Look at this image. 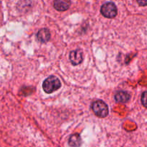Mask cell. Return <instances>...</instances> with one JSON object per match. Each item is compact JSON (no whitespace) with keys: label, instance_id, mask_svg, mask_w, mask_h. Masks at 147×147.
Returning a JSON list of instances; mask_svg holds the SVG:
<instances>
[{"label":"cell","instance_id":"obj_3","mask_svg":"<svg viewBox=\"0 0 147 147\" xmlns=\"http://www.w3.org/2000/svg\"><path fill=\"white\" fill-rule=\"evenodd\" d=\"M100 12L105 17L113 18L117 14V7H116V4L113 2L105 3L100 8Z\"/></svg>","mask_w":147,"mask_h":147},{"label":"cell","instance_id":"obj_7","mask_svg":"<svg viewBox=\"0 0 147 147\" xmlns=\"http://www.w3.org/2000/svg\"><path fill=\"white\" fill-rule=\"evenodd\" d=\"M37 37L39 41L41 42V43H46L50 38V30L47 28L41 29L37 33Z\"/></svg>","mask_w":147,"mask_h":147},{"label":"cell","instance_id":"obj_8","mask_svg":"<svg viewBox=\"0 0 147 147\" xmlns=\"http://www.w3.org/2000/svg\"><path fill=\"white\" fill-rule=\"evenodd\" d=\"M82 141L80 135L78 133H75L70 135L68 140V144L72 147H80Z\"/></svg>","mask_w":147,"mask_h":147},{"label":"cell","instance_id":"obj_4","mask_svg":"<svg viewBox=\"0 0 147 147\" xmlns=\"http://www.w3.org/2000/svg\"><path fill=\"white\" fill-rule=\"evenodd\" d=\"M69 58H70V61H71L72 64L74 66L80 64L83 61V53L81 50L78 49L76 50H72L70 53Z\"/></svg>","mask_w":147,"mask_h":147},{"label":"cell","instance_id":"obj_6","mask_svg":"<svg viewBox=\"0 0 147 147\" xmlns=\"http://www.w3.org/2000/svg\"><path fill=\"white\" fill-rule=\"evenodd\" d=\"M115 100L119 103H126L130 99V95L125 91H119L115 94Z\"/></svg>","mask_w":147,"mask_h":147},{"label":"cell","instance_id":"obj_2","mask_svg":"<svg viewBox=\"0 0 147 147\" xmlns=\"http://www.w3.org/2000/svg\"><path fill=\"white\" fill-rule=\"evenodd\" d=\"M91 108L94 113L99 118H106L109 115V107L103 100H96L93 102Z\"/></svg>","mask_w":147,"mask_h":147},{"label":"cell","instance_id":"obj_9","mask_svg":"<svg viewBox=\"0 0 147 147\" xmlns=\"http://www.w3.org/2000/svg\"><path fill=\"white\" fill-rule=\"evenodd\" d=\"M142 105L147 108V91L143 92L142 95Z\"/></svg>","mask_w":147,"mask_h":147},{"label":"cell","instance_id":"obj_5","mask_svg":"<svg viewBox=\"0 0 147 147\" xmlns=\"http://www.w3.org/2000/svg\"><path fill=\"white\" fill-rule=\"evenodd\" d=\"M71 1L70 0H55L54 7L57 11L63 12L68 10L70 7Z\"/></svg>","mask_w":147,"mask_h":147},{"label":"cell","instance_id":"obj_10","mask_svg":"<svg viewBox=\"0 0 147 147\" xmlns=\"http://www.w3.org/2000/svg\"><path fill=\"white\" fill-rule=\"evenodd\" d=\"M136 1L139 6H142V7L147 6V0H136Z\"/></svg>","mask_w":147,"mask_h":147},{"label":"cell","instance_id":"obj_1","mask_svg":"<svg viewBox=\"0 0 147 147\" xmlns=\"http://www.w3.org/2000/svg\"><path fill=\"white\" fill-rule=\"evenodd\" d=\"M61 87L60 79L55 76H50L42 83V89L46 93L50 94Z\"/></svg>","mask_w":147,"mask_h":147}]
</instances>
